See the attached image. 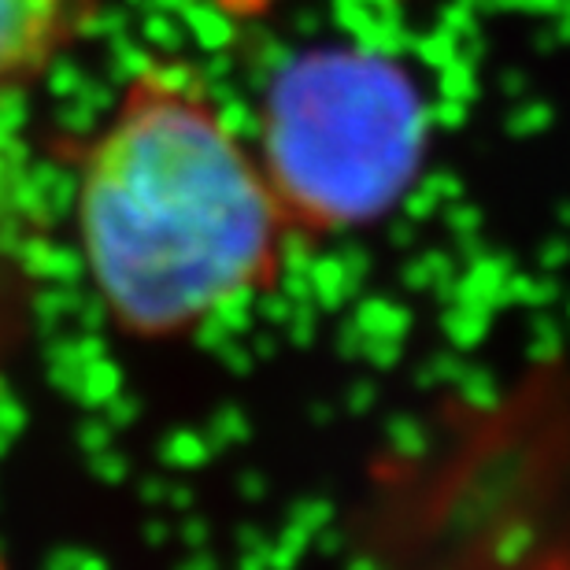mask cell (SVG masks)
<instances>
[{"label": "cell", "instance_id": "cell-1", "mask_svg": "<svg viewBox=\"0 0 570 570\" xmlns=\"http://www.w3.org/2000/svg\"><path fill=\"white\" fill-rule=\"evenodd\" d=\"M78 245L111 326L134 341L197 334L282 278L296 226L259 148L186 63L122 82L78 170Z\"/></svg>", "mask_w": 570, "mask_h": 570}, {"label": "cell", "instance_id": "cell-2", "mask_svg": "<svg viewBox=\"0 0 570 570\" xmlns=\"http://www.w3.org/2000/svg\"><path fill=\"white\" fill-rule=\"evenodd\" d=\"M407 141L412 100L396 94L390 75L326 56L296 67L267 100L259 159L296 230H330L390 197L407 164Z\"/></svg>", "mask_w": 570, "mask_h": 570}, {"label": "cell", "instance_id": "cell-3", "mask_svg": "<svg viewBox=\"0 0 570 570\" xmlns=\"http://www.w3.org/2000/svg\"><path fill=\"white\" fill-rule=\"evenodd\" d=\"M100 0H0V100L41 75L97 16Z\"/></svg>", "mask_w": 570, "mask_h": 570}, {"label": "cell", "instance_id": "cell-4", "mask_svg": "<svg viewBox=\"0 0 570 570\" xmlns=\"http://www.w3.org/2000/svg\"><path fill=\"white\" fill-rule=\"evenodd\" d=\"M8 318H11V307H8V285H4V259H0V363H4V337H8Z\"/></svg>", "mask_w": 570, "mask_h": 570}, {"label": "cell", "instance_id": "cell-5", "mask_svg": "<svg viewBox=\"0 0 570 570\" xmlns=\"http://www.w3.org/2000/svg\"><path fill=\"white\" fill-rule=\"evenodd\" d=\"M0 570H8V560H4V552H0Z\"/></svg>", "mask_w": 570, "mask_h": 570}]
</instances>
